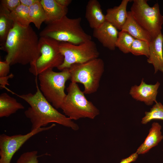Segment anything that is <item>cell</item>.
Masks as SVG:
<instances>
[{
    "mask_svg": "<svg viewBox=\"0 0 163 163\" xmlns=\"http://www.w3.org/2000/svg\"><path fill=\"white\" fill-rule=\"evenodd\" d=\"M39 39L30 25L23 27L14 24L0 49L7 53L5 60L10 65H30L40 55Z\"/></svg>",
    "mask_w": 163,
    "mask_h": 163,
    "instance_id": "6da1fadb",
    "label": "cell"
},
{
    "mask_svg": "<svg viewBox=\"0 0 163 163\" xmlns=\"http://www.w3.org/2000/svg\"><path fill=\"white\" fill-rule=\"evenodd\" d=\"M36 81V91L21 95H16L26 101L30 107L24 111L25 116L31 123V130L45 126L55 123L71 128L78 129V126L73 120L59 112L45 97Z\"/></svg>",
    "mask_w": 163,
    "mask_h": 163,
    "instance_id": "7a4b0ae2",
    "label": "cell"
},
{
    "mask_svg": "<svg viewBox=\"0 0 163 163\" xmlns=\"http://www.w3.org/2000/svg\"><path fill=\"white\" fill-rule=\"evenodd\" d=\"M81 21L80 17L70 18L65 16L58 21L47 24L40 32V37L76 45L91 40V36L82 28Z\"/></svg>",
    "mask_w": 163,
    "mask_h": 163,
    "instance_id": "3957f363",
    "label": "cell"
},
{
    "mask_svg": "<svg viewBox=\"0 0 163 163\" xmlns=\"http://www.w3.org/2000/svg\"><path fill=\"white\" fill-rule=\"evenodd\" d=\"M67 91L60 108L66 117L72 120L82 118L93 119L99 115V110L87 100L77 83L71 82Z\"/></svg>",
    "mask_w": 163,
    "mask_h": 163,
    "instance_id": "277c9868",
    "label": "cell"
},
{
    "mask_svg": "<svg viewBox=\"0 0 163 163\" xmlns=\"http://www.w3.org/2000/svg\"><path fill=\"white\" fill-rule=\"evenodd\" d=\"M104 63L99 58L86 62L72 64L68 69L71 82L79 83L84 87L85 94H91L98 90L104 71Z\"/></svg>",
    "mask_w": 163,
    "mask_h": 163,
    "instance_id": "5b68a950",
    "label": "cell"
},
{
    "mask_svg": "<svg viewBox=\"0 0 163 163\" xmlns=\"http://www.w3.org/2000/svg\"><path fill=\"white\" fill-rule=\"evenodd\" d=\"M38 76L39 88L43 96L55 108H60L66 95V83L70 78L69 69L58 72L48 70Z\"/></svg>",
    "mask_w": 163,
    "mask_h": 163,
    "instance_id": "8992f818",
    "label": "cell"
},
{
    "mask_svg": "<svg viewBox=\"0 0 163 163\" xmlns=\"http://www.w3.org/2000/svg\"><path fill=\"white\" fill-rule=\"evenodd\" d=\"M60 42L50 37H40L38 45L40 55L30 65L29 72L37 76L46 71L59 67L64 59L59 50Z\"/></svg>",
    "mask_w": 163,
    "mask_h": 163,
    "instance_id": "52a82bcc",
    "label": "cell"
},
{
    "mask_svg": "<svg viewBox=\"0 0 163 163\" xmlns=\"http://www.w3.org/2000/svg\"><path fill=\"white\" fill-rule=\"evenodd\" d=\"M147 0H133L130 9L136 20L154 38L161 33L163 16L158 3L150 6Z\"/></svg>",
    "mask_w": 163,
    "mask_h": 163,
    "instance_id": "ba28073f",
    "label": "cell"
},
{
    "mask_svg": "<svg viewBox=\"0 0 163 163\" xmlns=\"http://www.w3.org/2000/svg\"><path fill=\"white\" fill-rule=\"evenodd\" d=\"M59 48L64 58L62 63L57 68L61 71L69 69L72 64L84 63L99 56L96 44L92 40L78 45L60 42Z\"/></svg>",
    "mask_w": 163,
    "mask_h": 163,
    "instance_id": "9c48e42d",
    "label": "cell"
},
{
    "mask_svg": "<svg viewBox=\"0 0 163 163\" xmlns=\"http://www.w3.org/2000/svg\"><path fill=\"white\" fill-rule=\"evenodd\" d=\"M55 126L53 123L47 127L37 128L24 135L11 136L5 134L0 135V163H10L15 153L29 139L35 135L50 129Z\"/></svg>",
    "mask_w": 163,
    "mask_h": 163,
    "instance_id": "30bf717a",
    "label": "cell"
},
{
    "mask_svg": "<svg viewBox=\"0 0 163 163\" xmlns=\"http://www.w3.org/2000/svg\"><path fill=\"white\" fill-rule=\"evenodd\" d=\"M160 84L158 82L154 85L148 84L142 78L139 85H135L131 87L129 94L136 100L150 106L157 102L156 98Z\"/></svg>",
    "mask_w": 163,
    "mask_h": 163,
    "instance_id": "8fae6325",
    "label": "cell"
},
{
    "mask_svg": "<svg viewBox=\"0 0 163 163\" xmlns=\"http://www.w3.org/2000/svg\"><path fill=\"white\" fill-rule=\"evenodd\" d=\"M93 30V36L104 47L111 50H115L119 32L114 26L106 21L99 27Z\"/></svg>",
    "mask_w": 163,
    "mask_h": 163,
    "instance_id": "7c38bea8",
    "label": "cell"
},
{
    "mask_svg": "<svg viewBox=\"0 0 163 163\" xmlns=\"http://www.w3.org/2000/svg\"><path fill=\"white\" fill-rule=\"evenodd\" d=\"M163 35L162 33L149 43V54L147 62L153 65L154 73L158 71L163 73Z\"/></svg>",
    "mask_w": 163,
    "mask_h": 163,
    "instance_id": "4fadbf2b",
    "label": "cell"
},
{
    "mask_svg": "<svg viewBox=\"0 0 163 163\" xmlns=\"http://www.w3.org/2000/svg\"><path fill=\"white\" fill-rule=\"evenodd\" d=\"M130 0H123L120 4L107 9L105 15L106 21L112 24L117 30H121L127 19L126 8Z\"/></svg>",
    "mask_w": 163,
    "mask_h": 163,
    "instance_id": "5bb4252c",
    "label": "cell"
},
{
    "mask_svg": "<svg viewBox=\"0 0 163 163\" xmlns=\"http://www.w3.org/2000/svg\"><path fill=\"white\" fill-rule=\"evenodd\" d=\"M45 15V22L47 24L58 21L66 16L68 8L63 7L56 0H40Z\"/></svg>",
    "mask_w": 163,
    "mask_h": 163,
    "instance_id": "9a60e30c",
    "label": "cell"
},
{
    "mask_svg": "<svg viewBox=\"0 0 163 163\" xmlns=\"http://www.w3.org/2000/svg\"><path fill=\"white\" fill-rule=\"evenodd\" d=\"M86 8L85 17L91 28L93 29L97 28L106 21L105 16L97 0H89Z\"/></svg>",
    "mask_w": 163,
    "mask_h": 163,
    "instance_id": "2e32d148",
    "label": "cell"
},
{
    "mask_svg": "<svg viewBox=\"0 0 163 163\" xmlns=\"http://www.w3.org/2000/svg\"><path fill=\"white\" fill-rule=\"evenodd\" d=\"M161 126L158 123L154 122L143 142L138 148L136 152L143 154L148 152L152 148L157 145L163 139L161 131Z\"/></svg>",
    "mask_w": 163,
    "mask_h": 163,
    "instance_id": "e0dca14e",
    "label": "cell"
},
{
    "mask_svg": "<svg viewBox=\"0 0 163 163\" xmlns=\"http://www.w3.org/2000/svg\"><path fill=\"white\" fill-rule=\"evenodd\" d=\"M121 30L127 32L134 39L149 43L152 39L149 33L134 18L130 11H128L127 20Z\"/></svg>",
    "mask_w": 163,
    "mask_h": 163,
    "instance_id": "ac0fdd59",
    "label": "cell"
},
{
    "mask_svg": "<svg viewBox=\"0 0 163 163\" xmlns=\"http://www.w3.org/2000/svg\"><path fill=\"white\" fill-rule=\"evenodd\" d=\"M24 106L16 99L6 93L0 95V117H8L19 110L24 109Z\"/></svg>",
    "mask_w": 163,
    "mask_h": 163,
    "instance_id": "d6986e66",
    "label": "cell"
},
{
    "mask_svg": "<svg viewBox=\"0 0 163 163\" xmlns=\"http://www.w3.org/2000/svg\"><path fill=\"white\" fill-rule=\"evenodd\" d=\"M10 12L0 5V46L4 44L11 30L14 23L9 16Z\"/></svg>",
    "mask_w": 163,
    "mask_h": 163,
    "instance_id": "ffe728a7",
    "label": "cell"
},
{
    "mask_svg": "<svg viewBox=\"0 0 163 163\" xmlns=\"http://www.w3.org/2000/svg\"><path fill=\"white\" fill-rule=\"evenodd\" d=\"M29 8L21 4L16 9L10 12L9 16L15 24L23 27L30 25Z\"/></svg>",
    "mask_w": 163,
    "mask_h": 163,
    "instance_id": "44dd1931",
    "label": "cell"
},
{
    "mask_svg": "<svg viewBox=\"0 0 163 163\" xmlns=\"http://www.w3.org/2000/svg\"><path fill=\"white\" fill-rule=\"evenodd\" d=\"M29 8V15L30 23H32L38 29L45 21V15L40 0H37Z\"/></svg>",
    "mask_w": 163,
    "mask_h": 163,
    "instance_id": "7402d4cb",
    "label": "cell"
},
{
    "mask_svg": "<svg viewBox=\"0 0 163 163\" xmlns=\"http://www.w3.org/2000/svg\"><path fill=\"white\" fill-rule=\"evenodd\" d=\"M134 39L127 32L121 30L119 33L116 47L124 53H130V48Z\"/></svg>",
    "mask_w": 163,
    "mask_h": 163,
    "instance_id": "603a6c76",
    "label": "cell"
},
{
    "mask_svg": "<svg viewBox=\"0 0 163 163\" xmlns=\"http://www.w3.org/2000/svg\"><path fill=\"white\" fill-rule=\"evenodd\" d=\"M145 116L141 121L142 124H146L153 120H163V105L161 103L157 102L149 111H145Z\"/></svg>",
    "mask_w": 163,
    "mask_h": 163,
    "instance_id": "cb8c5ba5",
    "label": "cell"
},
{
    "mask_svg": "<svg viewBox=\"0 0 163 163\" xmlns=\"http://www.w3.org/2000/svg\"><path fill=\"white\" fill-rule=\"evenodd\" d=\"M149 43L135 39L131 46L130 53L135 56L144 55L148 58L149 54Z\"/></svg>",
    "mask_w": 163,
    "mask_h": 163,
    "instance_id": "d4e9b609",
    "label": "cell"
},
{
    "mask_svg": "<svg viewBox=\"0 0 163 163\" xmlns=\"http://www.w3.org/2000/svg\"><path fill=\"white\" fill-rule=\"evenodd\" d=\"M37 151L25 152L22 154L16 163H39Z\"/></svg>",
    "mask_w": 163,
    "mask_h": 163,
    "instance_id": "484cf974",
    "label": "cell"
},
{
    "mask_svg": "<svg viewBox=\"0 0 163 163\" xmlns=\"http://www.w3.org/2000/svg\"><path fill=\"white\" fill-rule=\"evenodd\" d=\"M21 4L20 0H1L0 5L10 12Z\"/></svg>",
    "mask_w": 163,
    "mask_h": 163,
    "instance_id": "4316f807",
    "label": "cell"
},
{
    "mask_svg": "<svg viewBox=\"0 0 163 163\" xmlns=\"http://www.w3.org/2000/svg\"><path fill=\"white\" fill-rule=\"evenodd\" d=\"M10 65L6 60L0 61V77L8 75L10 72Z\"/></svg>",
    "mask_w": 163,
    "mask_h": 163,
    "instance_id": "83f0119b",
    "label": "cell"
},
{
    "mask_svg": "<svg viewBox=\"0 0 163 163\" xmlns=\"http://www.w3.org/2000/svg\"><path fill=\"white\" fill-rule=\"evenodd\" d=\"M14 77L12 73L9 74L8 75L2 77H0V85L1 89L6 88V86L9 85L8 80L9 79L12 78Z\"/></svg>",
    "mask_w": 163,
    "mask_h": 163,
    "instance_id": "f1b7e54d",
    "label": "cell"
},
{
    "mask_svg": "<svg viewBox=\"0 0 163 163\" xmlns=\"http://www.w3.org/2000/svg\"><path fill=\"white\" fill-rule=\"evenodd\" d=\"M138 154L136 152L132 154L129 157L122 159L119 163H131L135 161L138 157Z\"/></svg>",
    "mask_w": 163,
    "mask_h": 163,
    "instance_id": "f546056e",
    "label": "cell"
},
{
    "mask_svg": "<svg viewBox=\"0 0 163 163\" xmlns=\"http://www.w3.org/2000/svg\"><path fill=\"white\" fill-rule=\"evenodd\" d=\"M21 4L26 6L28 7H30L35 3L37 0H20Z\"/></svg>",
    "mask_w": 163,
    "mask_h": 163,
    "instance_id": "4dcf8cb0",
    "label": "cell"
},
{
    "mask_svg": "<svg viewBox=\"0 0 163 163\" xmlns=\"http://www.w3.org/2000/svg\"><path fill=\"white\" fill-rule=\"evenodd\" d=\"M56 2L62 6L68 8V6L72 2L71 0H56Z\"/></svg>",
    "mask_w": 163,
    "mask_h": 163,
    "instance_id": "1f68e13d",
    "label": "cell"
}]
</instances>
